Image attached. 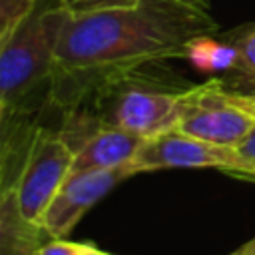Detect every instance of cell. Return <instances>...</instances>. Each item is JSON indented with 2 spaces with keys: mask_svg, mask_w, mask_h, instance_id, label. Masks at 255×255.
Listing matches in <instances>:
<instances>
[{
  "mask_svg": "<svg viewBox=\"0 0 255 255\" xmlns=\"http://www.w3.org/2000/svg\"><path fill=\"white\" fill-rule=\"evenodd\" d=\"M58 2L68 16H84V14L135 6L139 0H58Z\"/></svg>",
  "mask_w": 255,
  "mask_h": 255,
  "instance_id": "13",
  "label": "cell"
},
{
  "mask_svg": "<svg viewBox=\"0 0 255 255\" xmlns=\"http://www.w3.org/2000/svg\"><path fill=\"white\" fill-rule=\"evenodd\" d=\"M76 149L62 133L38 129L22 171L12 187L22 215L30 221L42 217L62 183L66 181Z\"/></svg>",
  "mask_w": 255,
  "mask_h": 255,
  "instance_id": "5",
  "label": "cell"
},
{
  "mask_svg": "<svg viewBox=\"0 0 255 255\" xmlns=\"http://www.w3.org/2000/svg\"><path fill=\"white\" fill-rule=\"evenodd\" d=\"M255 118L235 104L223 80L213 78L183 92L177 128L193 137L235 147L253 128Z\"/></svg>",
  "mask_w": 255,
  "mask_h": 255,
  "instance_id": "4",
  "label": "cell"
},
{
  "mask_svg": "<svg viewBox=\"0 0 255 255\" xmlns=\"http://www.w3.org/2000/svg\"><path fill=\"white\" fill-rule=\"evenodd\" d=\"M135 175L131 163L112 169H88L68 173L66 181L38 219V225L54 239H66L76 223L120 181Z\"/></svg>",
  "mask_w": 255,
  "mask_h": 255,
  "instance_id": "7",
  "label": "cell"
},
{
  "mask_svg": "<svg viewBox=\"0 0 255 255\" xmlns=\"http://www.w3.org/2000/svg\"><path fill=\"white\" fill-rule=\"evenodd\" d=\"M185 58L189 64L203 74L229 72L235 66L237 50L231 42H219L211 34L193 38L185 48Z\"/></svg>",
  "mask_w": 255,
  "mask_h": 255,
  "instance_id": "10",
  "label": "cell"
},
{
  "mask_svg": "<svg viewBox=\"0 0 255 255\" xmlns=\"http://www.w3.org/2000/svg\"><path fill=\"white\" fill-rule=\"evenodd\" d=\"M42 235H48L36 221H30L22 215L14 191H2L0 201V255H38L46 241H40Z\"/></svg>",
  "mask_w": 255,
  "mask_h": 255,
  "instance_id": "9",
  "label": "cell"
},
{
  "mask_svg": "<svg viewBox=\"0 0 255 255\" xmlns=\"http://www.w3.org/2000/svg\"><path fill=\"white\" fill-rule=\"evenodd\" d=\"M64 20L66 12L58 0H38L32 14L0 40L2 116L28 108L34 94L50 90Z\"/></svg>",
  "mask_w": 255,
  "mask_h": 255,
  "instance_id": "3",
  "label": "cell"
},
{
  "mask_svg": "<svg viewBox=\"0 0 255 255\" xmlns=\"http://www.w3.org/2000/svg\"><path fill=\"white\" fill-rule=\"evenodd\" d=\"M207 0H139L64 20L50 86V100L76 108L108 76L171 58H185L187 44L215 34Z\"/></svg>",
  "mask_w": 255,
  "mask_h": 255,
  "instance_id": "1",
  "label": "cell"
},
{
  "mask_svg": "<svg viewBox=\"0 0 255 255\" xmlns=\"http://www.w3.org/2000/svg\"><path fill=\"white\" fill-rule=\"evenodd\" d=\"M231 255H255V237L249 239L245 245H241L237 251H233Z\"/></svg>",
  "mask_w": 255,
  "mask_h": 255,
  "instance_id": "17",
  "label": "cell"
},
{
  "mask_svg": "<svg viewBox=\"0 0 255 255\" xmlns=\"http://www.w3.org/2000/svg\"><path fill=\"white\" fill-rule=\"evenodd\" d=\"M38 0H0V40L8 38L14 28L32 14Z\"/></svg>",
  "mask_w": 255,
  "mask_h": 255,
  "instance_id": "12",
  "label": "cell"
},
{
  "mask_svg": "<svg viewBox=\"0 0 255 255\" xmlns=\"http://www.w3.org/2000/svg\"><path fill=\"white\" fill-rule=\"evenodd\" d=\"M253 177H255V167H253Z\"/></svg>",
  "mask_w": 255,
  "mask_h": 255,
  "instance_id": "18",
  "label": "cell"
},
{
  "mask_svg": "<svg viewBox=\"0 0 255 255\" xmlns=\"http://www.w3.org/2000/svg\"><path fill=\"white\" fill-rule=\"evenodd\" d=\"M239 157L243 159L245 163V169H247V175H253V167H255V124L253 128L249 129V133L235 145Z\"/></svg>",
  "mask_w": 255,
  "mask_h": 255,
  "instance_id": "15",
  "label": "cell"
},
{
  "mask_svg": "<svg viewBox=\"0 0 255 255\" xmlns=\"http://www.w3.org/2000/svg\"><path fill=\"white\" fill-rule=\"evenodd\" d=\"M165 167H221L247 175L245 163L235 147L209 143L179 128L145 137L131 159L133 173Z\"/></svg>",
  "mask_w": 255,
  "mask_h": 255,
  "instance_id": "6",
  "label": "cell"
},
{
  "mask_svg": "<svg viewBox=\"0 0 255 255\" xmlns=\"http://www.w3.org/2000/svg\"><path fill=\"white\" fill-rule=\"evenodd\" d=\"M157 64L137 66L98 82L82 100H90L92 112L88 116L100 126L122 128L141 137L177 128L187 88L179 90L165 82L155 68Z\"/></svg>",
  "mask_w": 255,
  "mask_h": 255,
  "instance_id": "2",
  "label": "cell"
},
{
  "mask_svg": "<svg viewBox=\"0 0 255 255\" xmlns=\"http://www.w3.org/2000/svg\"><path fill=\"white\" fill-rule=\"evenodd\" d=\"M145 137L114 128V126H100L78 149L74 155V163L70 173L88 171V169H112L131 163L137 147Z\"/></svg>",
  "mask_w": 255,
  "mask_h": 255,
  "instance_id": "8",
  "label": "cell"
},
{
  "mask_svg": "<svg viewBox=\"0 0 255 255\" xmlns=\"http://www.w3.org/2000/svg\"><path fill=\"white\" fill-rule=\"evenodd\" d=\"M38 255H110V253H104L98 247L88 245V243H74L68 239L50 237Z\"/></svg>",
  "mask_w": 255,
  "mask_h": 255,
  "instance_id": "14",
  "label": "cell"
},
{
  "mask_svg": "<svg viewBox=\"0 0 255 255\" xmlns=\"http://www.w3.org/2000/svg\"><path fill=\"white\" fill-rule=\"evenodd\" d=\"M231 44L237 50V60H235V66L229 70L233 76V82H231L233 88H227V90L239 92L241 86H247L249 90L245 94H255V26L237 32Z\"/></svg>",
  "mask_w": 255,
  "mask_h": 255,
  "instance_id": "11",
  "label": "cell"
},
{
  "mask_svg": "<svg viewBox=\"0 0 255 255\" xmlns=\"http://www.w3.org/2000/svg\"><path fill=\"white\" fill-rule=\"evenodd\" d=\"M229 96L235 104H239L243 110H247L253 118H255V94H239V92H231L229 90Z\"/></svg>",
  "mask_w": 255,
  "mask_h": 255,
  "instance_id": "16",
  "label": "cell"
}]
</instances>
